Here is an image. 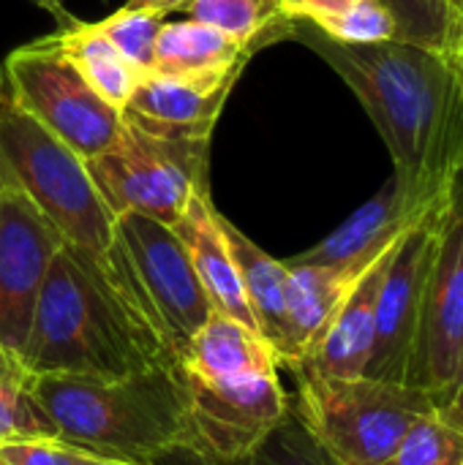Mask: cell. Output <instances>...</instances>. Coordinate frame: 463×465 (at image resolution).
Returning <instances> with one entry per match:
<instances>
[{"label":"cell","mask_w":463,"mask_h":465,"mask_svg":"<svg viewBox=\"0 0 463 465\" xmlns=\"http://www.w3.org/2000/svg\"><path fill=\"white\" fill-rule=\"evenodd\" d=\"M453 191V188H450ZM448 193H426L398 174L388 180V185L368 199L360 210H355L333 234L308 248L306 253L289 259L292 264H347L360 259L382 256L393 242H398L409 229H415L428 213L450 199Z\"/></svg>","instance_id":"cell-14"},{"label":"cell","mask_w":463,"mask_h":465,"mask_svg":"<svg viewBox=\"0 0 463 465\" xmlns=\"http://www.w3.org/2000/svg\"><path fill=\"white\" fill-rule=\"evenodd\" d=\"M0 465H5V463H0Z\"/></svg>","instance_id":"cell-37"},{"label":"cell","mask_w":463,"mask_h":465,"mask_svg":"<svg viewBox=\"0 0 463 465\" xmlns=\"http://www.w3.org/2000/svg\"><path fill=\"white\" fill-rule=\"evenodd\" d=\"M461 14H463V0H461Z\"/></svg>","instance_id":"cell-36"},{"label":"cell","mask_w":463,"mask_h":465,"mask_svg":"<svg viewBox=\"0 0 463 465\" xmlns=\"http://www.w3.org/2000/svg\"><path fill=\"white\" fill-rule=\"evenodd\" d=\"M35 376L0 346V447L33 439H60L33 390Z\"/></svg>","instance_id":"cell-22"},{"label":"cell","mask_w":463,"mask_h":465,"mask_svg":"<svg viewBox=\"0 0 463 465\" xmlns=\"http://www.w3.org/2000/svg\"><path fill=\"white\" fill-rule=\"evenodd\" d=\"M437 411H442L453 425L463 428V346H461V354H458V368H456V379H453L450 398H448Z\"/></svg>","instance_id":"cell-31"},{"label":"cell","mask_w":463,"mask_h":465,"mask_svg":"<svg viewBox=\"0 0 463 465\" xmlns=\"http://www.w3.org/2000/svg\"><path fill=\"white\" fill-rule=\"evenodd\" d=\"M85 450L63 439H33L0 447V463L5 465H79Z\"/></svg>","instance_id":"cell-29"},{"label":"cell","mask_w":463,"mask_h":465,"mask_svg":"<svg viewBox=\"0 0 463 465\" xmlns=\"http://www.w3.org/2000/svg\"><path fill=\"white\" fill-rule=\"evenodd\" d=\"M246 63L207 74H142L128 104L126 125L161 139H210L221 109Z\"/></svg>","instance_id":"cell-13"},{"label":"cell","mask_w":463,"mask_h":465,"mask_svg":"<svg viewBox=\"0 0 463 465\" xmlns=\"http://www.w3.org/2000/svg\"><path fill=\"white\" fill-rule=\"evenodd\" d=\"M166 22V14L150 11V8H128L123 5L120 11L90 22L96 33H101L131 65H136L142 74L153 71V52H156V38Z\"/></svg>","instance_id":"cell-25"},{"label":"cell","mask_w":463,"mask_h":465,"mask_svg":"<svg viewBox=\"0 0 463 465\" xmlns=\"http://www.w3.org/2000/svg\"><path fill=\"white\" fill-rule=\"evenodd\" d=\"M63 54L76 65L85 82L117 112L128 104L134 87L142 79V71L131 65L90 22H76L65 30L52 33Z\"/></svg>","instance_id":"cell-21"},{"label":"cell","mask_w":463,"mask_h":465,"mask_svg":"<svg viewBox=\"0 0 463 465\" xmlns=\"http://www.w3.org/2000/svg\"><path fill=\"white\" fill-rule=\"evenodd\" d=\"M177 368L199 379H235L281 368L273 346L243 322L216 313L188 341Z\"/></svg>","instance_id":"cell-18"},{"label":"cell","mask_w":463,"mask_h":465,"mask_svg":"<svg viewBox=\"0 0 463 465\" xmlns=\"http://www.w3.org/2000/svg\"><path fill=\"white\" fill-rule=\"evenodd\" d=\"M448 3H450V0H448Z\"/></svg>","instance_id":"cell-38"},{"label":"cell","mask_w":463,"mask_h":465,"mask_svg":"<svg viewBox=\"0 0 463 465\" xmlns=\"http://www.w3.org/2000/svg\"><path fill=\"white\" fill-rule=\"evenodd\" d=\"M183 381L199 460L207 465L243 460L289 411L278 371L235 379H199L183 373Z\"/></svg>","instance_id":"cell-10"},{"label":"cell","mask_w":463,"mask_h":465,"mask_svg":"<svg viewBox=\"0 0 463 465\" xmlns=\"http://www.w3.org/2000/svg\"><path fill=\"white\" fill-rule=\"evenodd\" d=\"M210 139H161L126 125L115 144L87 158L109 213H136L175 226L191 196L207 188Z\"/></svg>","instance_id":"cell-6"},{"label":"cell","mask_w":463,"mask_h":465,"mask_svg":"<svg viewBox=\"0 0 463 465\" xmlns=\"http://www.w3.org/2000/svg\"><path fill=\"white\" fill-rule=\"evenodd\" d=\"M401 27L404 41L448 44L463 35V16L448 0H385Z\"/></svg>","instance_id":"cell-28"},{"label":"cell","mask_w":463,"mask_h":465,"mask_svg":"<svg viewBox=\"0 0 463 465\" xmlns=\"http://www.w3.org/2000/svg\"><path fill=\"white\" fill-rule=\"evenodd\" d=\"M0 84L11 101L71 144L82 158H93L117 142L126 123L63 54L55 35L14 49L0 65Z\"/></svg>","instance_id":"cell-8"},{"label":"cell","mask_w":463,"mask_h":465,"mask_svg":"<svg viewBox=\"0 0 463 465\" xmlns=\"http://www.w3.org/2000/svg\"><path fill=\"white\" fill-rule=\"evenodd\" d=\"M259 49L257 44H240L226 33L207 27L202 22H164L156 52H153V71L156 74H207L224 71L240 63Z\"/></svg>","instance_id":"cell-20"},{"label":"cell","mask_w":463,"mask_h":465,"mask_svg":"<svg viewBox=\"0 0 463 465\" xmlns=\"http://www.w3.org/2000/svg\"><path fill=\"white\" fill-rule=\"evenodd\" d=\"M463 346V169L453 180L431 259L407 384L431 395L437 409L450 398Z\"/></svg>","instance_id":"cell-9"},{"label":"cell","mask_w":463,"mask_h":465,"mask_svg":"<svg viewBox=\"0 0 463 465\" xmlns=\"http://www.w3.org/2000/svg\"><path fill=\"white\" fill-rule=\"evenodd\" d=\"M188 19L226 33L240 44L265 46L287 35V16L278 14L276 0H188Z\"/></svg>","instance_id":"cell-23"},{"label":"cell","mask_w":463,"mask_h":465,"mask_svg":"<svg viewBox=\"0 0 463 465\" xmlns=\"http://www.w3.org/2000/svg\"><path fill=\"white\" fill-rule=\"evenodd\" d=\"M79 465H150V463H128V460H115V458H101V455L85 452V455H82V463Z\"/></svg>","instance_id":"cell-34"},{"label":"cell","mask_w":463,"mask_h":465,"mask_svg":"<svg viewBox=\"0 0 463 465\" xmlns=\"http://www.w3.org/2000/svg\"><path fill=\"white\" fill-rule=\"evenodd\" d=\"M218 221L229 240L259 335L273 346L281 368L295 371L300 365V354L292 338V324H289V311H287V281H289L287 262H278L270 253H265L229 218L221 215Z\"/></svg>","instance_id":"cell-17"},{"label":"cell","mask_w":463,"mask_h":465,"mask_svg":"<svg viewBox=\"0 0 463 465\" xmlns=\"http://www.w3.org/2000/svg\"><path fill=\"white\" fill-rule=\"evenodd\" d=\"M450 5H453V8H456L458 14H461V0H450ZM461 16H463V14H461Z\"/></svg>","instance_id":"cell-35"},{"label":"cell","mask_w":463,"mask_h":465,"mask_svg":"<svg viewBox=\"0 0 463 465\" xmlns=\"http://www.w3.org/2000/svg\"><path fill=\"white\" fill-rule=\"evenodd\" d=\"M63 245L52 221L0 174V346L19 360L44 281Z\"/></svg>","instance_id":"cell-11"},{"label":"cell","mask_w":463,"mask_h":465,"mask_svg":"<svg viewBox=\"0 0 463 465\" xmlns=\"http://www.w3.org/2000/svg\"><path fill=\"white\" fill-rule=\"evenodd\" d=\"M112 251L117 253L150 327L175 362H180L188 341L213 316V305L194 272L183 240L166 223L126 213L115 218Z\"/></svg>","instance_id":"cell-7"},{"label":"cell","mask_w":463,"mask_h":465,"mask_svg":"<svg viewBox=\"0 0 463 465\" xmlns=\"http://www.w3.org/2000/svg\"><path fill=\"white\" fill-rule=\"evenodd\" d=\"M0 174L16 183L52 221L65 245L109 267L115 215L71 144L19 109L0 84Z\"/></svg>","instance_id":"cell-4"},{"label":"cell","mask_w":463,"mask_h":465,"mask_svg":"<svg viewBox=\"0 0 463 465\" xmlns=\"http://www.w3.org/2000/svg\"><path fill=\"white\" fill-rule=\"evenodd\" d=\"M360 0H276V8L287 19H319L338 14Z\"/></svg>","instance_id":"cell-30"},{"label":"cell","mask_w":463,"mask_h":465,"mask_svg":"<svg viewBox=\"0 0 463 465\" xmlns=\"http://www.w3.org/2000/svg\"><path fill=\"white\" fill-rule=\"evenodd\" d=\"M355 90L377 123L396 174L426 193H448L463 169V35L448 44H344L308 19H287Z\"/></svg>","instance_id":"cell-1"},{"label":"cell","mask_w":463,"mask_h":465,"mask_svg":"<svg viewBox=\"0 0 463 465\" xmlns=\"http://www.w3.org/2000/svg\"><path fill=\"white\" fill-rule=\"evenodd\" d=\"M463 428L453 425L442 411L426 414L401 439L382 465H461Z\"/></svg>","instance_id":"cell-24"},{"label":"cell","mask_w":463,"mask_h":465,"mask_svg":"<svg viewBox=\"0 0 463 465\" xmlns=\"http://www.w3.org/2000/svg\"><path fill=\"white\" fill-rule=\"evenodd\" d=\"M235 465H338L319 441L303 428V422L287 411V417Z\"/></svg>","instance_id":"cell-27"},{"label":"cell","mask_w":463,"mask_h":465,"mask_svg":"<svg viewBox=\"0 0 463 465\" xmlns=\"http://www.w3.org/2000/svg\"><path fill=\"white\" fill-rule=\"evenodd\" d=\"M377 259H360V262H347V264H292V262H287V267H289L287 311H289L292 338H295L300 362L308 354V349L314 346V341L322 335L327 322L336 316L341 302L349 297L355 283L363 278V272Z\"/></svg>","instance_id":"cell-19"},{"label":"cell","mask_w":463,"mask_h":465,"mask_svg":"<svg viewBox=\"0 0 463 465\" xmlns=\"http://www.w3.org/2000/svg\"><path fill=\"white\" fill-rule=\"evenodd\" d=\"M450 202V199H448ZM445 204L428 213L415 229H409L382 281L379 300H377V327H374V346L366 365V376L379 381L407 384L409 362L415 351L423 292L431 270V259L437 251V237L445 215Z\"/></svg>","instance_id":"cell-12"},{"label":"cell","mask_w":463,"mask_h":465,"mask_svg":"<svg viewBox=\"0 0 463 465\" xmlns=\"http://www.w3.org/2000/svg\"><path fill=\"white\" fill-rule=\"evenodd\" d=\"M188 0H126L128 8H150V11H161V14H172V11H180L186 8Z\"/></svg>","instance_id":"cell-33"},{"label":"cell","mask_w":463,"mask_h":465,"mask_svg":"<svg viewBox=\"0 0 463 465\" xmlns=\"http://www.w3.org/2000/svg\"><path fill=\"white\" fill-rule=\"evenodd\" d=\"M33 390L57 436L85 452L150 465L183 452L199 458L177 365L123 379L35 376Z\"/></svg>","instance_id":"cell-3"},{"label":"cell","mask_w":463,"mask_h":465,"mask_svg":"<svg viewBox=\"0 0 463 465\" xmlns=\"http://www.w3.org/2000/svg\"><path fill=\"white\" fill-rule=\"evenodd\" d=\"M461 465H463V463H461Z\"/></svg>","instance_id":"cell-39"},{"label":"cell","mask_w":463,"mask_h":465,"mask_svg":"<svg viewBox=\"0 0 463 465\" xmlns=\"http://www.w3.org/2000/svg\"><path fill=\"white\" fill-rule=\"evenodd\" d=\"M292 414L338 465H382L426 414L437 411L428 392L371 376L336 379L295 373Z\"/></svg>","instance_id":"cell-5"},{"label":"cell","mask_w":463,"mask_h":465,"mask_svg":"<svg viewBox=\"0 0 463 465\" xmlns=\"http://www.w3.org/2000/svg\"><path fill=\"white\" fill-rule=\"evenodd\" d=\"M112 275L71 245L57 251L22 351L33 376L123 379L177 365Z\"/></svg>","instance_id":"cell-2"},{"label":"cell","mask_w":463,"mask_h":465,"mask_svg":"<svg viewBox=\"0 0 463 465\" xmlns=\"http://www.w3.org/2000/svg\"><path fill=\"white\" fill-rule=\"evenodd\" d=\"M401 242V240H398ZM390 245L355 283L349 297L341 302L336 316L327 322L322 335L314 341L308 354L303 357L300 368L292 373H317V376H336V379H355L366 376V365L374 346V327H377V300L388 272V264L396 253Z\"/></svg>","instance_id":"cell-15"},{"label":"cell","mask_w":463,"mask_h":465,"mask_svg":"<svg viewBox=\"0 0 463 465\" xmlns=\"http://www.w3.org/2000/svg\"><path fill=\"white\" fill-rule=\"evenodd\" d=\"M221 213L210 202V191H196L180 215V221L172 226L177 237L183 240L188 259L194 264V272L213 305L216 313L232 316L243 322L246 327L257 330L251 305L246 300V289L229 248V240L221 229ZM259 332V330H257Z\"/></svg>","instance_id":"cell-16"},{"label":"cell","mask_w":463,"mask_h":465,"mask_svg":"<svg viewBox=\"0 0 463 465\" xmlns=\"http://www.w3.org/2000/svg\"><path fill=\"white\" fill-rule=\"evenodd\" d=\"M30 3H35L41 11H46L49 16H55V22L60 25V30H65V27H71V25L79 22V19L63 5V0H30Z\"/></svg>","instance_id":"cell-32"},{"label":"cell","mask_w":463,"mask_h":465,"mask_svg":"<svg viewBox=\"0 0 463 465\" xmlns=\"http://www.w3.org/2000/svg\"><path fill=\"white\" fill-rule=\"evenodd\" d=\"M325 35L344 41V44H382L401 38L398 19L385 0H360L338 14L308 19Z\"/></svg>","instance_id":"cell-26"}]
</instances>
